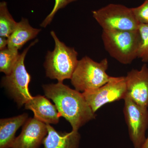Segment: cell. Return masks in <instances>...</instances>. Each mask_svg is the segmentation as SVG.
Here are the masks:
<instances>
[{"instance_id": "1", "label": "cell", "mask_w": 148, "mask_h": 148, "mask_svg": "<svg viewBox=\"0 0 148 148\" xmlns=\"http://www.w3.org/2000/svg\"><path fill=\"white\" fill-rule=\"evenodd\" d=\"M42 88L46 96L53 101L61 116L70 123L72 130L78 131L95 118V113L79 91L71 89L63 82L44 85Z\"/></svg>"}, {"instance_id": "2", "label": "cell", "mask_w": 148, "mask_h": 148, "mask_svg": "<svg viewBox=\"0 0 148 148\" xmlns=\"http://www.w3.org/2000/svg\"><path fill=\"white\" fill-rule=\"evenodd\" d=\"M101 37L106 51L121 64H130L138 58L140 42L138 29L103 30Z\"/></svg>"}, {"instance_id": "3", "label": "cell", "mask_w": 148, "mask_h": 148, "mask_svg": "<svg viewBox=\"0 0 148 148\" xmlns=\"http://www.w3.org/2000/svg\"><path fill=\"white\" fill-rule=\"evenodd\" d=\"M55 42L54 49L48 51L44 63L47 76L63 82L71 79L79 60L74 48L67 46L61 41L53 31L50 33Z\"/></svg>"}, {"instance_id": "4", "label": "cell", "mask_w": 148, "mask_h": 148, "mask_svg": "<svg viewBox=\"0 0 148 148\" xmlns=\"http://www.w3.org/2000/svg\"><path fill=\"white\" fill-rule=\"evenodd\" d=\"M108 66L106 58L98 62L84 56L79 60L71 79L72 84L75 90L83 92L101 87L110 78L106 73Z\"/></svg>"}, {"instance_id": "5", "label": "cell", "mask_w": 148, "mask_h": 148, "mask_svg": "<svg viewBox=\"0 0 148 148\" xmlns=\"http://www.w3.org/2000/svg\"><path fill=\"white\" fill-rule=\"evenodd\" d=\"M36 40L20 54L10 74L3 77L2 84L19 107L25 105L33 98L29 90L31 76L26 70L24 60L30 48L38 42Z\"/></svg>"}, {"instance_id": "6", "label": "cell", "mask_w": 148, "mask_h": 148, "mask_svg": "<svg viewBox=\"0 0 148 148\" xmlns=\"http://www.w3.org/2000/svg\"><path fill=\"white\" fill-rule=\"evenodd\" d=\"M92 16L103 30L133 31L138 30L139 24L131 8L111 3L92 11Z\"/></svg>"}, {"instance_id": "7", "label": "cell", "mask_w": 148, "mask_h": 148, "mask_svg": "<svg viewBox=\"0 0 148 148\" xmlns=\"http://www.w3.org/2000/svg\"><path fill=\"white\" fill-rule=\"evenodd\" d=\"M123 112L128 128L130 139L134 148H141L146 140L148 127V110L136 104L126 95L124 98Z\"/></svg>"}, {"instance_id": "8", "label": "cell", "mask_w": 148, "mask_h": 148, "mask_svg": "<svg viewBox=\"0 0 148 148\" xmlns=\"http://www.w3.org/2000/svg\"><path fill=\"white\" fill-rule=\"evenodd\" d=\"M86 101L95 113L107 103L123 99L127 95L125 77H111L107 83L96 89L82 92Z\"/></svg>"}, {"instance_id": "9", "label": "cell", "mask_w": 148, "mask_h": 148, "mask_svg": "<svg viewBox=\"0 0 148 148\" xmlns=\"http://www.w3.org/2000/svg\"><path fill=\"white\" fill-rule=\"evenodd\" d=\"M127 95L139 106L148 108V68L144 64L140 70L132 69L125 77Z\"/></svg>"}, {"instance_id": "10", "label": "cell", "mask_w": 148, "mask_h": 148, "mask_svg": "<svg viewBox=\"0 0 148 148\" xmlns=\"http://www.w3.org/2000/svg\"><path fill=\"white\" fill-rule=\"evenodd\" d=\"M47 125L36 118L27 119L11 148H39L47 135Z\"/></svg>"}, {"instance_id": "11", "label": "cell", "mask_w": 148, "mask_h": 148, "mask_svg": "<svg viewBox=\"0 0 148 148\" xmlns=\"http://www.w3.org/2000/svg\"><path fill=\"white\" fill-rule=\"evenodd\" d=\"M24 106L25 109L34 112V117L46 124H57L59 121L61 115L56 106L45 96L33 97Z\"/></svg>"}, {"instance_id": "12", "label": "cell", "mask_w": 148, "mask_h": 148, "mask_svg": "<svg viewBox=\"0 0 148 148\" xmlns=\"http://www.w3.org/2000/svg\"><path fill=\"white\" fill-rule=\"evenodd\" d=\"M47 125L48 133L43 141L44 148H79L81 135L78 131L59 132Z\"/></svg>"}, {"instance_id": "13", "label": "cell", "mask_w": 148, "mask_h": 148, "mask_svg": "<svg viewBox=\"0 0 148 148\" xmlns=\"http://www.w3.org/2000/svg\"><path fill=\"white\" fill-rule=\"evenodd\" d=\"M28 115L24 113L17 116L2 119L0 120V148H11L15 140V134L24 125Z\"/></svg>"}, {"instance_id": "14", "label": "cell", "mask_w": 148, "mask_h": 148, "mask_svg": "<svg viewBox=\"0 0 148 148\" xmlns=\"http://www.w3.org/2000/svg\"><path fill=\"white\" fill-rule=\"evenodd\" d=\"M40 31V29L32 27L27 18H22L17 23L16 28L8 38L7 47L18 51L26 43L36 38Z\"/></svg>"}, {"instance_id": "15", "label": "cell", "mask_w": 148, "mask_h": 148, "mask_svg": "<svg viewBox=\"0 0 148 148\" xmlns=\"http://www.w3.org/2000/svg\"><path fill=\"white\" fill-rule=\"evenodd\" d=\"M17 23L11 15L5 1L0 3V37L8 38L16 27Z\"/></svg>"}, {"instance_id": "16", "label": "cell", "mask_w": 148, "mask_h": 148, "mask_svg": "<svg viewBox=\"0 0 148 148\" xmlns=\"http://www.w3.org/2000/svg\"><path fill=\"white\" fill-rule=\"evenodd\" d=\"M20 54L18 51L8 47L0 51V71L5 75L10 74L18 60Z\"/></svg>"}, {"instance_id": "17", "label": "cell", "mask_w": 148, "mask_h": 148, "mask_svg": "<svg viewBox=\"0 0 148 148\" xmlns=\"http://www.w3.org/2000/svg\"><path fill=\"white\" fill-rule=\"evenodd\" d=\"M140 33V42L138 58L144 63L148 62V24H139L138 28Z\"/></svg>"}, {"instance_id": "18", "label": "cell", "mask_w": 148, "mask_h": 148, "mask_svg": "<svg viewBox=\"0 0 148 148\" xmlns=\"http://www.w3.org/2000/svg\"><path fill=\"white\" fill-rule=\"evenodd\" d=\"M131 9L139 24H148V0H145L142 5Z\"/></svg>"}, {"instance_id": "19", "label": "cell", "mask_w": 148, "mask_h": 148, "mask_svg": "<svg viewBox=\"0 0 148 148\" xmlns=\"http://www.w3.org/2000/svg\"><path fill=\"white\" fill-rule=\"evenodd\" d=\"M77 0H55V4L51 12L47 16L40 24V27L45 28L53 20L56 14L61 9L64 8L70 3Z\"/></svg>"}, {"instance_id": "20", "label": "cell", "mask_w": 148, "mask_h": 148, "mask_svg": "<svg viewBox=\"0 0 148 148\" xmlns=\"http://www.w3.org/2000/svg\"><path fill=\"white\" fill-rule=\"evenodd\" d=\"M8 38L5 37H0V50H2L7 47Z\"/></svg>"}, {"instance_id": "21", "label": "cell", "mask_w": 148, "mask_h": 148, "mask_svg": "<svg viewBox=\"0 0 148 148\" xmlns=\"http://www.w3.org/2000/svg\"><path fill=\"white\" fill-rule=\"evenodd\" d=\"M141 148H148V136L147 138H146L145 143H144Z\"/></svg>"}]
</instances>
